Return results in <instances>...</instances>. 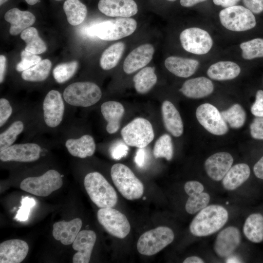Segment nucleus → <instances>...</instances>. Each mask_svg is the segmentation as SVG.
<instances>
[{
    "label": "nucleus",
    "instance_id": "obj_1",
    "mask_svg": "<svg viewBox=\"0 0 263 263\" xmlns=\"http://www.w3.org/2000/svg\"><path fill=\"white\" fill-rule=\"evenodd\" d=\"M228 213L223 206H207L198 212L189 225L191 234L197 237L211 235L220 230L226 223Z\"/></svg>",
    "mask_w": 263,
    "mask_h": 263
},
{
    "label": "nucleus",
    "instance_id": "obj_2",
    "mask_svg": "<svg viewBox=\"0 0 263 263\" xmlns=\"http://www.w3.org/2000/svg\"><path fill=\"white\" fill-rule=\"evenodd\" d=\"M84 185L90 199L98 207H113L116 205L117 196L115 189L100 173L87 174Z\"/></svg>",
    "mask_w": 263,
    "mask_h": 263
},
{
    "label": "nucleus",
    "instance_id": "obj_3",
    "mask_svg": "<svg viewBox=\"0 0 263 263\" xmlns=\"http://www.w3.org/2000/svg\"><path fill=\"white\" fill-rule=\"evenodd\" d=\"M137 27L135 19L129 18L110 19L93 25L89 30L91 36L106 41L116 40L132 34Z\"/></svg>",
    "mask_w": 263,
    "mask_h": 263
},
{
    "label": "nucleus",
    "instance_id": "obj_4",
    "mask_svg": "<svg viewBox=\"0 0 263 263\" xmlns=\"http://www.w3.org/2000/svg\"><path fill=\"white\" fill-rule=\"evenodd\" d=\"M111 175L114 185L124 198L134 200L142 197L144 186L127 166L121 163L113 165Z\"/></svg>",
    "mask_w": 263,
    "mask_h": 263
},
{
    "label": "nucleus",
    "instance_id": "obj_5",
    "mask_svg": "<svg viewBox=\"0 0 263 263\" xmlns=\"http://www.w3.org/2000/svg\"><path fill=\"white\" fill-rule=\"evenodd\" d=\"M63 98L69 104L88 107L95 104L101 98L100 88L91 82H77L67 86L63 92Z\"/></svg>",
    "mask_w": 263,
    "mask_h": 263
},
{
    "label": "nucleus",
    "instance_id": "obj_6",
    "mask_svg": "<svg viewBox=\"0 0 263 263\" xmlns=\"http://www.w3.org/2000/svg\"><path fill=\"white\" fill-rule=\"evenodd\" d=\"M174 238L170 228L160 226L143 233L137 244L138 251L146 256L154 255L172 243Z\"/></svg>",
    "mask_w": 263,
    "mask_h": 263
},
{
    "label": "nucleus",
    "instance_id": "obj_7",
    "mask_svg": "<svg viewBox=\"0 0 263 263\" xmlns=\"http://www.w3.org/2000/svg\"><path fill=\"white\" fill-rule=\"evenodd\" d=\"M63 185L62 176L50 169L38 177H27L21 182L20 188L33 195L45 197L60 188Z\"/></svg>",
    "mask_w": 263,
    "mask_h": 263
},
{
    "label": "nucleus",
    "instance_id": "obj_8",
    "mask_svg": "<svg viewBox=\"0 0 263 263\" xmlns=\"http://www.w3.org/2000/svg\"><path fill=\"white\" fill-rule=\"evenodd\" d=\"M123 141L129 146L144 148L153 139L152 125L147 119L136 118L123 127L121 131Z\"/></svg>",
    "mask_w": 263,
    "mask_h": 263
},
{
    "label": "nucleus",
    "instance_id": "obj_9",
    "mask_svg": "<svg viewBox=\"0 0 263 263\" xmlns=\"http://www.w3.org/2000/svg\"><path fill=\"white\" fill-rule=\"evenodd\" d=\"M221 24L228 30L241 32L250 30L256 24L253 13L241 5H235L222 10L219 13Z\"/></svg>",
    "mask_w": 263,
    "mask_h": 263
},
{
    "label": "nucleus",
    "instance_id": "obj_10",
    "mask_svg": "<svg viewBox=\"0 0 263 263\" xmlns=\"http://www.w3.org/2000/svg\"><path fill=\"white\" fill-rule=\"evenodd\" d=\"M99 223L110 234L118 238L126 237L131 225L126 216L112 207L100 208L97 212Z\"/></svg>",
    "mask_w": 263,
    "mask_h": 263
},
{
    "label": "nucleus",
    "instance_id": "obj_11",
    "mask_svg": "<svg viewBox=\"0 0 263 263\" xmlns=\"http://www.w3.org/2000/svg\"><path fill=\"white\" fill-rule=\"evenodd\" d=\"M180 40L187 51L196 54L207 53L213 45V40L206 31L197 27L185 29L180 35Z\"/></svg>",
    "mask_w": 263,
    "mask_h": 263
},
{
    "label": "nucleus",
    "instance_id": "obj_12",
    "mask_svg": "<svg viewBox=\"0 0 263 263\" xmlns=\"http://www.w3.org/2000/svg\"><path fill=\"white\" fill-rule=\"evenodd\" d=\"M196 116L200 124L213 134L222 135L228 132L227 125L221 112L211 104L200 105L196 109Z\"/></svg>",
    "mask_w": 263,
    "mask_h": 263
},
{
    "label": "nucleus",
    "instance_id": "obj_13",
    "mask_svg": "<svg viewBox=\"0 0 263 263\" xmlns=\"http://www.w3.org/2000/svg\"><path fill=\"white\" fill-rule=\"evenodd\" d=\"M40 151V147L35 143L14 144L0 151V159L3 162H33L38 159Z\"/></svg>",
    "mask_w": 263,
    "mask_h": 263
},
{
    "label": "nucleus",
    "instance_id": "obj_14",
    "mask_svg": "<svg viewBox=\"0 0 263 263\" xmlns=\"http://www.w3.org/2000/svg\"><path fill=\"white\" fill-rule=\"evenodd\" d=\"M43 117L46 124L51 128L61 123L64 114V104L60 93L51 90L46 94L43 103Z\"/></svg>",
    "mask_w": 263,
    "mask_h": 263
},
{
    "label": "nucleus",
    "instance_id": "obj_15",
    "mask_svg": "<svg viewBox=\"0 0 263 263\" xmlns=\"http://www.w3.org/2000/svg\"><path fill=\"white\" fill-rule=\"evenodd\" d=\"M241 241L239 230L230 226L222 230L216 238L214 250L219 257L229 256L239 246Z\"/></svg>",
    "mask_w": 263,
    "mask_h": 263
},
{
    "label": "nucleus",
    "instance_id": "obj_16",
    "mask_svg": "<svg viewBox=\"0 0 263 263\" xmlns=\"http://www.w3.org/2000/svg\"><path fill=\"white\" fill-rule=\"evenodd\" d=\"M184 189L189 196L185 205L186 210L188 213L194 214L208 204L210 196L204 192V186L200 182L188 181L185 184Z\"/></svg>",
    "mask_w": 263,
    "mask_h": 263
},
{
    "label": "nucleus",
    "instance_id": "obj_17",
    "mask_svg": "<svg viewBox=\"0 0 263 263\" xmlns=\"http://www.w3.org/2000/svg\"><path fill=\"white\" fill-rule=\"evenodd\" d=\"M233 158L226 152H219L209 156L205 161L206 171L212 180H222L232 167Z\"/></svg>",
    "mask_w": 263,
    "mask_h": 263
},
{
    "label": "nucleus",
    "instance_id": "obj_18",
    "mask_svg": "<svg viewBox=\"0 0 263 263\" xmlns=\"http://www.w3.org/2000/svg\"><path fill=\"white\" fill-rule=\"evenodd\" d=\"M98 8L101 12L112 17L129 18L138 11L133 0H100Z\"/></svg>",
    "mask_w": 263,
    "mask_h": 263
},
{
    "label": "nucleus",
    "instance_id": "obj_19",
    "mask_svg": "<svg viewBox=\"0 0 263 263\" xmlns=\"http://www.w3.org/2000/svg\"><path fill=\"white\" fill-rule=\"evenodd\" d=\"M154 53V47L150 44H142L135 48L124 60V71L127 74H131L143 68L151 61Z\"/></svg>",
    "mask_w": 263,
    "mask_h": 263
},
{
    "label": "nucleus",
    "instance_id": "obj_20",
    "mask_svg": "<svg viewBox=\"0 0 263 263\" xmlns=\"http://www.w3.org/2000/svg\"><path fill=\"white\" fill-rule=\"evenodd\" d=\"M95 233L90 230L80 231L73 243L72 247L77 252L73 256V263H88L96 241Z\"/></svg>",
    "mask_w": 263,
    "mask_h": 263
},
{
    "label": "nucleus",
    "instance_id": "obj_21",
    "mask_svg": "<svg viewBox=\"0 0 263 263\" xmlns=\"http://www.w3.org/2000/svg\"><path fill=\"white\" fill-rule=\"evenodd\" d=\"M28 251V245L24 241L12 239L4 241L0 244V263H21L26 257Z\"/></svg>",
    "mask_w": 263,
    "mask_h": 263
},
{
    "label": "nucleus",
    "instance_id": "obj_22",
    "mask_svg": "<svg viewBox=\"0 0 263 263\" xmlns=\"http://www.w3.org/2000/svg\"><path fill=\"white\" fill-rule=\"evenodd\" d=\"M82 222L80 218L74 219L70 221H59L53 225L54 238L64 245L72 244L80 232Z\"/></svg>",
    "mask_w": 263,
    "mask_h": 263
},
{
    "label": "nucleus",
    "instance_id": "obj_23",
    "mask_svg": "<svg viewBox=\"0 0 263 263\" xmlns=\"http://www.w3.org/2000/svg\"><path fill=\"white\" fill-rule=\"evenodd\" d=\"M5 20L10 24L9 33L16 36L32 25L36 21V17L31 12L21 11L17 8L9 10L4 15Z\"/></svg>",
    "mask_w": 263,
    "mask_h": 263
},
{
    "label": "nucleus",
    "instance_id": "obj_24",
    "mask_svg": "<svg viewBox=\"0 0 263 263\" xmlns=\"http://www.w3.org/2000/svg\"><path fill=\"white\" fill-rule=\"evenodd\" d=\"M213 90L212 81L206 77L200 76L186 81L179 91L187 97L198 99L210 94Z\"/></svg>",
    "mask_w": 263,
    "mask_h": 263
},
{
    "label": "nucleus",
    "instance_id": "obj_25",
    "mask_svg": "<svg viewBox=\"0 0 263 263\" xmlns=\"http://www.w3.org/2000/svg\"><path fill=\"white\" fill-rule=\"evenodd\" d=\"M161 111L166 129L175 137L182 135L184 131L183 121L174 105L171 102L165 100L162 104Z\"/></svg>",
    "mask_w": 263,
    "mask_h": 263
},
{
    "label": "nucleus",
    "instance_id": "obj_26",
    "mask_svg": "<svg viewBox=\"0 0 263 263\" xmlns=\"http://www.w3.org/2000/svg\"><path fill=\"white\" fill-rule=\"evenodd\" d=\"M199 62L197 60L171 56L165 61V66L172 74L181 77H188L197 70Z\"/></svg>",
    "mask_w": 263,
    "mask_h": 263
},
{
    "label": "nucleus",
    "instance_id": "obj_27",
    "mask_svg": "<svg viewBox=\"0 0 263 263\" xmlns=\"http://www.w3.org/2000/svg\"><path fill=\"white\" fill-rule=\"evenodd\" d=\"M101 112L107 122V132L110 134L117 132L120 128V121L124 113L123 106L117 101H107L101 105Z\"/></svg>",
    "mask_w": 263,
    "mask_h": 263
},
{
    "label": "nucleus",
    "instance_id": "obj_28",
    "mask_svg": "<svg viewBox=\"0 0 263 263\" xmlns=\"http://www.w3.org/2000/svg\"><path fill=\"white\" fill-rule=\"evenodd\" d=\"M250 169L245 163H239L231 167L222 179V185L226 190L236 189L249 177Z\"/></svg>",
    "mask_w": 263,
    "mask_h": 263
},
{
    "label": "nucleus",
    "instance_id": "obj_29",
    "mask_svg": "<svg viewBox=\"0 0 263 263\" xmlns=\"http://www.w3.org/2000/svg\"><path fill=\"white\" fill-rule=\"evenodd\" d=\"M65 147L72 156L81 158L92 156L95 150L94 139L88 134L78 139H68L65 142Z\"/></svg>",
    "mask_w": 263,
    "mask_h": 263
},
{
    "label": "nucleus",
    "instance_id": "obj_30",
    "mask_svg": "<svg viewBox=\"0 0 263 263\" xmlns=\"http://www.w3.org/2000/svg\"><path fill=\"white\" fill-rule=\"evenodd\" d=\"M240 72L241 68L236 63L222 61L212 64L207 71V75L212 79L221 81L235 78Z\"/></svg>",
    "mask_w": 263,
    "mask_h": 263
},
{
    "label": "nucleus",
    "instance_id": "obj_31",
    "mask_svg": "<svg viewBox=\"0 0 263 263\" xmlns=\"http://www.w3.org/2000/svg\"><path fill=\"white\" fill-rule=\"evenodd\" d=\"M243 232L251 242H262L263 241V216L260 213L250 214L245 221Z\"/></svg>",
    "mask_w": 263,
    "mask_h": 263
},
{
    "label": "nucleus",
    "instance_id": "obj_32",
    "mask_svg": "<svg viewBox=\"0 0 263 263\" xmlns=\"http://www.w3.org/2000/svg\"><path fill=\"white\" fill-rule=\"evenodd\" d=\"M157 80L155 69L151 67L143 68L133 78L135 89L140 94L148 93L155 85Z\"/></svg>",
    "mask_w": 263,
    "mask_h": 263
},
{
    "label": "nucleus",
    "instance_id": "obj_33",
    "mask_svg": "<svg viewBox=\"0 0 263 263\" xmlns=\"http://www.w3.org/2000/svg\"><path fill=\"white\" fill-rule=\"evenodd\" d=\"M63 9L68 22L73 26L81 24L87 13L86 6L79 0H66L63 4Z\"/></svg>",
    "mask_w": 263,
    "mask_h": 263
},
{
    "label": "nucleus",
    "instance_id": "obj_34",
    "mask_svg": "<svg viewBox=\"0 0 263 263\" xmlns=\"http://www.w3.org/2000/svg\"><path fill=\"white\" fill-rule=\"evenodd\" d=\"M21 38L26 44L25 50L35 55L42 54L47 50L46 44L39 37L37 30L33 27H30L20 34Z\"/></svg>",
    "mask_w": 263,
    "mask_h": 263
},
{
    "label": "nucleus",
    "instance_id": "obj_35",
    "mask_svg": "<svg viewBox=\"0 0 263 263\" xmlns=\"http://www.w3.org/2000/svg\"><path fill=\"white\" fill-rule=\"evenodd\" d=\"M122 42H116L107 48L102 53L100 59V65L105 70L115 67L120 60L125 50Z\"/></svg>",
    "mask_w": 263,
    "mask_h": 263
},
{
    "label": "nucleus",
    "instance_id": "obj_36",
    "mask_svg": "<svg viewBox=\"0 0 263 263\" xmlns=\"http://www.w3.org/2000/svg\"><path fill=\"white\" fill-rule=\"evenodd\" d=\"M51 67L52 63L49 59L42 60L34 66L23 71L21 77L28 81H43L48 76Z\"/></svg>",
    "mask_w": 263,
    "mask_h": 263
},
{
    "label": "nucleus",
    "instance_id": "obj_37",
    "mask_svg": "<svg viewBox=\"0 0 263 263\" xmlns=\"http://www.w3.org/2000/svg\"><path fill=\"white\" fill-rule=\"evenodd\" d=\"M222 117L231 128L239 129L244 124L246 113L244 108L239 104H235L227 110L221 112Z\"/></svg>",
    "mask_w": 263,
    "mask_h": 263
},
{
    "label": "nucleus",
    "instance_id": "obj_38",
    "mask_svg": "<svg viewBox=\"0 0 263 263\" xmlns=\"http://www.w3.org/2000/svg\"><path fill=\"white\" fill-rule=\"evenodd\" d=\"M153 154L155 158H165L168 161L171 160L173 155V147L169 135L163 134L156 140L153 147Z\"/></svg>",
    "mask_w": 263,
    "mask_h": 263
},
{
    "label": "nucleus",
    "instance_id": "obj_39",
    "mask_svg": "<svg viewBox=\"0 0 263 263\" xmlns=\"http://www.w3.org/2000/svg\"><path fill=\"white\" fill-rule=\"evenodd\" d=\"M240 46L242 57L245 59L263 57V38H256L244 42Z\"/></svg>",
    "mask_w": 263,
    "mask_h": 263
},
{
    "label": "nucleus",
    "instance_id": "obj_40",
    "mask_svg": "<svg viewBox=\"0 0 263 263\" xmlns=\"http://www.w3.org/2000/svg\"><path fill=\"white\" fill-rule=\"evenodd\" d=\"M24 128L23 123L16 121L0 134V150L1 151L11 146L16 141L19 134L22 132Z\"/></svg>",
    "mask_w": 263,
    "mask_h": 263
},
{
    "label": "nucleus",
    "instance_id": "obj_41",
    "mask_svg": "<svg viewBox=\"0 0 263 263\" xmlns=\"http://www.w3.org/2000/svg\"><path fill=\"white\" fill-rule=\"evenodd\" d=\"M77 67L78 62L76 61L58 64L53 70L54 77L57 83H62L74 75Z\"/></svg>",
    "mask_w": 263,
    "mask_h": 263
},
{
    "label": "nucleus",
    "instance_id": "obj_42",
    "mask_svg": "<svg viewBox=\"0 0 263 263\" xmlns=\"http://www.w3.org/2000/svg\"><path fill=\"white\" fill-rule=\"evenodd\" d=\"M21 61L17 64L16 70L18 72H23L38 64L41 60L38 56L23 50L20 53Z\"/></svg>",
    "mask_w": 263,
    "mask_h": 263
},
{
    "label": "nucleus",
    "instance_id": "obj_43",
    "mask_svg": "<svg viewBox=\"0 0 263 263\" xmlns=\"http://www.w3.org/2000/svg\"><path fill=\"white\" fill-rule=\"evenodd\" d=\"M36 201L33 198L25 197L22 199L21 206L15 217L19 221H25L29 217L31 209L35 206Z\"/></svg>",
    "mask_w": 263,
    "mask_h": 263
},
{
    "label": "nucleus",
    "instance_id": "obj_44",
    "mask_svg": "<svg viewBox=\"0 0 263 263\" xmlns=\"http://www.w3.org/2000/svg\"><path fill=\"white\" fill-rule=\"evenodd\" d=\"M128 145L123 141L117 140L110 148L112 158L118 160L127 156L128 153Z\"/></svg>",
    "mask_w": 263,
    "mask_h": 263
},
{
    "label": "nucleus",
    "instance_id": "obj_45",
    "mask_svg": "<svg viewBox=\"0 0 263 263\" xmlns=\"http://www.w3.org/2000/svg\"><path fill=\"white\" fill-rule=\"evenodd\" d=\"M251 136L256 139L263 140V116L256 117L250 125Z\"/></svg>",
    "mask_w": 263,
    "mask_h": 263
},
{
    "label": "nucleus",
    "instance_id": "obj_46",
    "mask_svg": "<svg viewBox=\"0 0 263 263\" xmlns=\"http://www.w3.org/2000/svg\"><path fill=\"white\" fill-rule=\"evenodd\" d=\"M12 113V108L6 99H0V126L2 127Z\"/></svg>",
    "mask_w": 263,
    "mask_h": 263
},
{
    "label": "nucleus",
    "instance_id": "obj_47",
    "mask_svg": "<svg viewBox=\"0 0 263 263\" xmlns=\"http://www.w3.org/2000/svg\"><path fill=\"white\" fill-rule=\"evenodd\" d=\"M251 112L256 117L263 116V91L258 90L256 94V99L251 107Z\"/></svg>",
    "mask_w": 263,
    "mask_h": 263
},
{
    "label": "nucleus",
    "instance_id": "obj_48",
    "mask_svg": "<svg viewBox=\"0 0 263 263\" xmlns=\"http://www.w3.org/2000/svg\"><path fill=\"white\" fill-rule=\"evenodd\" d=\"M244 4L250 11L255 14L263 11V0H243Z\"/></svg>",
    "mask_w": 263,
    "mask_h": 263
},
{
    "label": "nucleus",
    "instance_id": "obj_49",
    "mask_svg": "<svg viewBox=\"0 0 263 263\" xmlns=\"http://www.w3.org/2000/svg\"><path fill=\"white\" fill-rule=\"evenodd\" d=\"M145 151L143 148L137 150L134 157V162L139 168H142L145 164Z\"/></svg>",
    "mask_w": 263,
    "mask_h": 263
},
{
    "label": "nucleus",
    "instance_id": "obj_50",
    "mask_svg": "<svg viewBox=\"0 0 263 263\" xmlns=\"http://www.w3.org/2000/svg\"><path fill=\"white\" fill-rule=\"evenodd\" d=\"M253 171L257 178L263 180V156L254 166Z\"/></svg>",
    "mask_w": 263,
    "mask_h": 263
},
{
    "label": "nucleus",
    "instance_id": "obj_51",
    "mask_svg": "<svg viewBox=\"0 0 263 263\" xmlns=\"http://www.w3.org/2000/svg\"><path fill=\"white\" fill-rule=\"evenodd\" d=\"M240 0H213L214 3L225 8L236 5Z\"/></svg>",
    "mask_w": 263,
    "mask_h": 263
},
{
    "label": "nucleus",
    "instance_id": "obj_52",
    "mask_svg": "<svg viewBox=\"0 0 263 263\" xmlns=\"http://www.w3.org/2000/svg\"><path fill=\"white\" fill-rule=\"evenodd\" d=\"M6 66V59L3 55L0 56V82L1 83L4 78Z\"/></svg>",
    "mask_w": 263,
    "mask_h": 263
},
{
    "label": "nucleus",
    "instance_id": "obj_53",
    "mask_svg": "<svg viewBox=\"0 0 263 263\" xmlns=\"http://www.w3.org/2000/svg\"><path fill=\"white\" fill-rule=\"evenodd\" d=\"M206 0H180V2L182 6L189 7Z\"/></svg>",
    "mask_w": 263,
    "mask_h": 263
},
{
    "label": "nucleus",
    "instance_id": "obj_54",
    "mask_svg": "<svg viewBox=\"0 0 263 263\" xmlns=\"http://www.w3.org/2000/svg\"><path fill=\"white\" fill-rule=\"evenodd\" d=\"M203 260L197 256H191L187 258L183 263H203Z\"/></svg>",
    "mask_w": 263,
    "mask_h": 263
},
{
    "label": "nucleus",
    "instance_id": "obj_55",
    "mask_svg": "<svg viewBox=\"0 0 263 263\" xmlns=\"http://www.w3.org/2000/svg\"><path fill=\"white\" fill-rule=\"evenodd\" d=\"M226 263H240V260L236 257H229L226 261Z\"/></svg>",
    "mask_w": 263,
    "mask_h": 263
},
{
    "label": "nucleus",
    "instance_id": "obj_56",
    "mask_svg": "<svg viewBox=\"0 0 263 263\" xmlns=\"http://www.w3.org/2000/svg\"><path fill=\"white\" fill-rule=\"evenodd\" d=\"M25 1L29 5H33L37 3L39 0H25Z\"/></svg>",
    "mask_w": 263,
    "mask_h": 263
},
{
    "label": "nucleus",
    "instance_id": "obj_57",
    "mask_svg": "<svg viewBox=\"0 0 263 263\" xmlns=\"http://www.w3.org/2000/svg\"><path fill=\"white\" fill-rule=\"evenodd\" d=\"M8 0H0V5H1L3 3H4L5 2H6Z\"/></svg>",
    "mask_w": 263,
    "mask_h": 263
},
{
    "label": "nucleus",
    "instance_id": "obj_58",
    "mask_svg": "<svg viewBox=\"0 0 263 263\" xmlns=\"http://www.w3.org/2000/svg\"><path fill=\"white\" fill-rule=\"evenodd\" d=\"M168 0L169 1H176V0Z\"/></svg>",
    "mask_w": 263,
    "mask_h": 263
},
{
    "label": "nucleus",
    "instance_id": "obj_59",
    "mask_svg": "<svg viewBox=\"0 0 263 263\" xmlns=\"http://www.w3.org/2000/svg\"><path fill=\"white\" fill-rule=\"evenodd\" d=\"M145 199H146V197H144L143 198V199H144V200H145Z\"/></svg>",
    "mask_w": 263,
    "mask_h": 263
},
{
    "label": "nucleus",
    "instance_id": "obj_60",
    "mask_svg": "<svg viewBox=\"0 0 263 263\" xmlns=\"http://www.w3.org/2000/svg\"><path fill=\"white\" fill-rule=\"evenodd\" d=\"M56 0V1H59V0Z\"/></svg>",
    "mask_w": 263,
    "mask_h": 263
}]
</instances>
